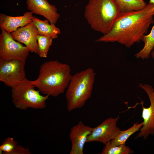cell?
<instances>
[{
  "instance_id": "obj_1",
  "label": "cell",
  "mask_w": 154,
  "mask_h": 154,
  "mask_svg": "<svg viewBox=\"0 0 154 154\" xmlns=\"http://www.w3.org/2000/svg\"><path fill=\"white\" fill-rule=\"evenodd\" d=\"M154 7L153 4L149 3L140 10L120 12L111 30L95 42H117L128 48L140 42L154 23Z\"/></svg>"
},
{
  "instance_id": "obj_2",
  "label": "cell",
  "mask_w": 154,
  "mask_h": 154,
  "mask_svg": "<svg viewBox=\"0 0 154 154\" xmlns=\"http://www.w3.org/2000/svg\"><path fill=\"white\" fill-rule=\"evenodd\" d=\"M72 76L68 64L49 60L40 66L37 78L31 82L42 94L56 97L64 92Z\"/></svg>"
},
{
  "instance_id": "obj_3",
  "label": "cell",
  "mask_w": 154,
  "mask_h": 154,
  "mask_svg": "<svg viewBox=\"0 0 154 154\" xmlns=\"http://www.w3.org/2000/svg\"><path fill=\"white\" fill-rule=\"evenodd\" d=\"M120 12L115 0H89L84 16L92 29L105 35L111 30Z\"/></svg>"
},
{
  "instance_id": "obj_4",
  "label": "cell",
  "mask_w": 154,
  "mask_h": 154,
  "mask_svg": "<svg viewBox=\"0 0 154 154\" xmlns=\"http://www.w3.org/2000/svg\"><path fill=\"white\" fill-rule=\"evenodd\" d=\"M95 76L91 68L72 76L66 92L68 112L82 107L91 97Z\"/></svg>"
},
{
  "instance_id": "obj_5",
  "label": "cell",
  "mask_w": 154,
  "mask_h": 154,
  "mask_svg": "<svg viewBox=\"0 0 154 154\" xmlns=\"http://www.w3.org/2000/svg\"><path fill=\"white\" fill-rule=\"evenodd\" d=\"M31 80L27 79L12 88V100L15 107L22 110L29 108L40 109L46 106L49 96H43L35 89Z\"/></svg>"
},
{
  "instance_id": "obj_6",
  "label": "cell",
  "mask_w": 154,
  "mask_h": 154,
  "mask_svg": "<svg viewBox=\"0 0 154 154\" xmlns=\"http://www.w3.org/2000/svg\"><path fill=\"white\" fill-rule=\"evenodd\" d=\"M0 28V59L6 60H16L25 62L30 52L27 48L16 41L10 33L3 28Z\"/></svg>"
},
{
  "instance_id": "obj_7",
  "label": "cell",
  "mask_w": 154,
  "mask_h": 154,
  "mask_svg": "<svg viewBox=\"0 0 154 154\" xmlns=\"http://www.w3.org/2000/svg\"><path fill=\"white\" fill-rule=\"evenodd\" d=\"M25 62L0 59V81L11 88L26 80Z\"/></svg>"
},
{
  "instance_id": "obj_8",
  "label": "cell",
  "mask_w": 154,
  "mask_h": 154,
  "mask_svg": "<svg viewBox=\"0 0 154 154\" xmlns=\"http://www.w3.org/2000/svg\"><path fill=\"white\" fill-rule=\"evenodd\" d=\"M119 117V116L114 118L109 117L94 127L88 137L87 142H99L105 145L114 139L121 131L117 126Z\"/></svg>"
},
{
  "instance_id": "obj_9",
  "label": "cell",
  "mask_w": 154,
  "mask_h": 154,
  "mask_svg": "<svg viewBox=\"0 0 154 154\" xmlns=\"http://www.w3.org/2000/svg\"><path fill=\"white\" fill-rule=\"evenodd\" d=\"M139 86L147 93L150 104L147 108H145L143 104H141L143 125L135 139L141 137L145 139L150 135H154V90L152 86L147 84L139 83Z\"/></svg>"
},
{
  "instance_id": "obj_10",
  "label": "cell",
  "mask_w": 154,
  "mask_h": 154,
  "mask_svg": "<svg viewBox=\"0 0 154 154\" xmlns=\"http://www.w3.org/2000/svg\"><path fill=\"white\" fill-rule=\"evenodd\" d=\"M10 34L15 40L25 44L30 52L38 54V33L32 21L25 26L18 28Z\"/></svg>"
},
{
  "instance_id": "obj_11",
  "label": "cell",
  "mask_w": 154,
  "mask_h": 154,
  "mask_svg": "<svg viewBox=\"0 0 154 154\" xmlns=\"http://www.w3.org/2000/svg\"><path fill=\"white\" fill-rule=\"evenodd\" d=\"M94 129L85 125L81 121L71 128L69 134L72 145L70 154H83L85 143Z\"/></svg>"
},
{
  "instance_id": "obj_12",
  "label": "cell",
  "mask_w": 154,
  "mask_h": 154,
  "mask_svg": "<svg viewBox=\"0 0 154 154\" xmlns=\"http://www.w3.org/2000/svg\"><path fill=\"white\" fill-rule=\"evenodd\" d=\"M28 9L33 13L43 16L51 24H55L60 17L56 6L47 0H27Z\"/></svg>"
},
{
  "instance_id": "obj_13",
  "label": "cell",
  "mask_w": 154,
  "mask_h": 154,
  "mask_svg": "<svg viewBox=\"0 0 154 154\" xmlns=\"http://www.w3.org/2000/svg\"><path fill=\"white\" fill-rule=\"evenodd\" d=\"M33 13L26 12L22 16L13 17L1 13L0 14V27H2L10 33L18 28L25 26L32 21Z\"/></svg>"
},
{
  "instance_id": "obj_14",
  "label": "cell",
  "mask_w": 154,
  "mask_h": 154,
  "mask_svg": "<svg viewBox=\"0 0 154 154\" xmlns=\"http://www.w3.org/2000/svg\"><path fill=\"white\" fill-rule=\"evenodd\" d=\"M32 22L36 27L38 35L56 38L60 34V30L54 24L49 23L47 19L42 20L33 17ZM50 23V22H49Z\"/></svg>"
},
{
  "instance_id": "obj_15",
  "label": "cell",
  "mask_w": 154,
  "mask_h": 154,
  "mask_svg": "<svg viewBox=\"0 0 154 154\" xmlns=\"http://www.w3.org/2000/svg\"><path fill=\"white\" fill-rule=\"evenodd\" d=\"M141 40L144 43V46L135 56L138 58L143 59L148 58L154 47V25L150 33L147 35H144L142 37Z\"/></svg>"
},
{
  "instance_id": "obj_16",
  "label": "cell",
  "mask_w": 154,
  "mask_h": 154,
  "mask_svg": "<svg viewBox=\"0 0 154 154\" xmlns=\"http://www.w3.org/2000/svg\"><path fill=\"white\" fill-rule=\"evenodd\" d=\"M120 11H138L144 8L147 4L143 0H115Z\"/></svg>"
},
{
  "instance_id": "obj_17",
  "label": "cell",
  "mask_w": 154,
  "mask_h": 154,
  "mask_svg": "<svg viewBox=\"0 0 154 154\" xmlns=\"http://www.w3.org/2000/svg\"><path fill=\"white\" fill-rule=\"evenodd\" d=\"M138 123V122L135 123L131 127L126 130H121L117 136L110 141L111 143L115 145H125L129 137L135 132L139 130L140 128L142 126L143 122L140 123Z\"/></svg>"
},
{
  "instance_id": "obj_18",
  "label": "cell",
  "mask_w": 154,
  "mask_h": 154,
  "mask_svg": "<svg viewBox=\"0 0 154 154\" xmlns=\"http://www.w3.org/2000/svg\"><path fill=\"white\" fill-rule=\"evenodd\" d=\"M105 145L102 151V154H129L134 152L129 146L125 145H115L110 141Z\"/></svg>"
},
{
  "instance_id": "obj_19",
  "label": "cell",
  "mask_w": 154,
  "mask_h": 154,
  "mask_svg": "<svg viewBox=\"0 0 154 154\" xmlns=\"http://www.w3.org/2000/svg\"><path fill=\"white\" fill-rule=\"evenodd\" d=\"M53 39L50 37L38 35L37 41L38 49V54L40 57L45 58L47 57Z\"/></svg>"
},
{
  "instance_id": "obj_20",
  "label": "cell",
  "mask_w": 154,
  "mask_h": 154,
  "mask_svg": "<svg viewBox=\"0 0 154 154\" xmlns=\"http://www.w3.org/2000/svg\"><path fill=\"white\" fill-rule=\"evenodd\" d=\"M18 145L17 142L13 138L7 137L2 142L0 146V154H12Z\"/></svg>"
},
{
  "instance_id": "obj_21",
  "label": "cell",
  "mask_w": 154,
  "mask_h": 154,
  "mask_svg": "<svg viewBox=\"0 0 154 154\" xmlns=\"http://www.w3.org/2000/svg\"><path fill=\"white\" fill-rule=\"evenodd\" d=\"M150 55H151L152 58L154 60V47L151 52Z\"/></svg>"
},
{
  "instance_id": "obj_22",
  "label": "cell",
  "mask_w": 154,
  "mask_h": 154,
  "mask_svg": "<svg viewBox=\"0 0 154 154\" xmlns=\"http://www.w3.org/2000/svg\"><path fill=\"white\" fill-rule=\"evenodd\" d=\"M149 3H153L154 5V0H149ZM153 9H154V7Z\"/></svg>"
}]
</instances>
